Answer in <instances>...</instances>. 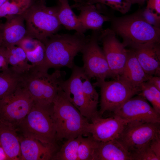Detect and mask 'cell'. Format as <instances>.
<instances>
[{
    "mask_svg": "<svg viewBox=\"0 0 160 160\" xmlns=\"http://www.w3.org/2000/svg\"><path fill=\"white\" fill-rule=\"evenodd\" d=\"M141 13L144 19L152 25L160 28V15L145 8Z\"/></svg>",
    "mask_w": 160,
    "mask_h": 160,
    "instance_id": "d6a6232c",
    "label": "cell"
},
{
    "mask_svg": "<svg viewBox=\"0 0 160 160\" xmlns=\"http://www.w3.org/2000/svg\"><path fill=\"white\" fill-rule=\"evenodd\" d=\"M100 32L92 31L89 41L81 52L83 62L82 68L90 79L95 78L104 80L113 76L103 50L98 45Z\"/></svg>",
    "mask_w": 160,
    "mask_h": 160,
    "instance_id": "9c48e42d",
    "label": "cell"
},
{
    "mask_svg": "<svg viewBox=\"0 0 160 160\" xmlns=\"http://www.w3.org/2000/svg\"><path fill=\"white\" fill-rule=\"evenodd\" d=\"M33 0H6L0 8V18L12 15H24Z\"/></svg>",
    "mask_w": 160,
    "mask_h": 160,
    "instance_id": "484cf974",
    "label": "cell"
},
{
    "mask_svg": "<svg viewBox=\"0 0 160 160\" xmlns=\"http://www.w3.org/2000/svg\"><path fill=\"white\" fill-rule=\"evenodd\" d=\"M82 136L67 139L59 151L54 155L52 160H78V148Z\"/></svg>",
    "mask_w": 160,
    "mask_h": 160,
    "instance_id": "4316f807",
    "label": "cell"
},
{
    "mask_svg": "<svg viewBox=\"0 0 160 160\" xmlns=\"http://www.w3.org/2000/svg\"><path fill=\"white\" fill-rule=\"evenodd\" d=\"M146 81L160 91V76L149 75Z\"/></svg>",
    "mask_w": 160,
    "mask_h": 160,
    "instance_id": "8d00e7d4",
    "label": "cell"
},
{
    "mask_svg": "<svg viewBox=\"0 0 160 160\" xmlns=\"http://www.w3.org/2000/svg\"><path fill=\"white\" fill-rule=\"evenodd\" d=\"M5 22L0 24L1 46L4 47L16 46L26 36L24 15L6 16Z\"/></svg>",
    "mask_w": 160,
    "mask_h": 160,
    "instance_id": "9a60e30c",
    "label": "cell"
},
{
    "mask_svg": "<svg viewBox=\"0 0 160 160\" xmlns=\"http://www.w3.org/2000/svg\"><path fill=\"white\" fill-rule=\"evenodd\" d=\"M76 3H82L84 1V0H72Z\"/></svg>",
    "mask_w": 160,
    "mask_h": 160,
    "instance_id": "ab89813d",
    "label": "cell"
},
{
    "mask_svg": "<svg viewBox=\"0 0 160 160\" xmlns=\"http://www.w3.org/2000/svg\"><path fill=\"white\" fill-rule=\"evenodd\" d=\"M25 52L29 62L33 66L41 68L45 58L44 44L35 38L26 36L16 45Z\"/></svg>",
    "mask_w": 160,
    "mask_h": 160,
    "instance_id": "7402d4cb",
    "label": "cell"
},
{
    "mask_svg": "<svg viewBox=\"0 0 160 160\" xmlns=\"http://www.w3.org/2000/svg\"><path fill=\"white\" fill-rule=\"evenodd\" d=\"M133 50L147 74L160 76V43L152 44Z\"/></svg>",
    "mask_w": 160,
    "mask_h": 160,
    "instance_id": "ac0fdd59",
    "label": "cell"
},
{
    "mask_svg": "<svg viewBox=\"0 0 160 160\" xmlns=\"http://www.w3.org/2000/svg\"><path fill=\"white\" fill-rule=\"evenodd\" d=\"M20 160H49L54 154V145L43 143L37 139L19 136Z\"/></svg>",
    "mask_w": 160,
    "mask_h": 160,
    "instance_id": "e0dca14e",
    "label": "cell"
},
{
    "mask_svg": "<svg viewBox=\"0 0 160 160\" xmlns=\"http://www.w3.org/2000/svg\"><path fill=\"white\" fill-rule=\"evenodd\" d=\"M4 47L9 65L13 71L21 75L29 71L32 65L28 63L25 53L21 47L17 46Z\"/></svg>",
    "mask_w": 160,
    "mask_h": 160,
    "instance_id": "cb8c5ba5",
    "label": "cell"
},
{
    "mask_svg": "<svg viewBox=\"0 0 160 160\" xmlns=\"http://www.w3.org/2000/svg\"><path fill=\"white\" fill-rule=\"evenodd\" d=\"M140 89L138 95L149 102L154 109L160 114V91L147 81L141 84Z\"/></svg>",
    "mask_w": 160,
    "mask_h": 160,
    "instance_id": "83f0119b",
    "label": "cell"
},
{
    "mask_svg": "<svg viewBox=\"0 0 160 160\" xmlns=\"http://www.w3.org/2000/svg\"><path fill=\"white\" fill-rule=\"evenodd\" d=\"M146 8L160 15V0H146Z\"/></svg>",
    "mask_w": 160,
    "mask_h": 160,
    "instance_id": "d590c367",
    "label": "cell"
},
{
    "mask_svg": "<svg viewBox=\"0 0 160 160\" xmlns=\"http://www.w3.org/2000/svg\"><path fill=\"white\" fill-rule=\"evenodd\" d=\"M160 134V123L131 121L117 139L130 153L136 152Z\"/></svg>",
    "mask_w": 160,
    "mask_h": 160,
    "instance_id": "30bf717a",
    "label": "cell"
},
{
    "mask_svg": "<svg viewBox=\"0 0 160 160\" xmlns=\"http://www.w3.org/2000/svg\"><path fill=\"white\" fill-rule=\"evenodd\" d=\"M6 0H0V8L4 4Z\"/></svg>",
    "mask_w": 160,
    "mask_h": 160,
    "instance_id": "60d3db41",
    "label": "cell"
},
{
    "mask_svg": "<svg viewBox=\"0 0 160 160\" xmlns=\"http://www.w3.org/2000/svg\"><path fill=\"white\" fill-rule=\"evenodd\" d=\"M52 115L56 140L89 135L87 132L89 120L69 101L61 88L53 101Z\"/></svg>",
    "mask_w": 160,
    "mask_h": 160,
    "instance_id": "7a4b0ae2",
    "label": "cell"
},
{
    "mask_svg": "<svg viewBox=\"0 0 160 160\" xmlns=\"http://www.w3.org/2000/svg\"><path fill=\"white\" fill-rule=\"evenodd\" d=\"M90 79L87 75L86 76L82 83L83 90L91 108L95 113H99L97 111L99 95L95 87L91 83Z\"/></svg>",
    "mask_w": 160,
    "mask_h": 160,
    "instance_id": "f546056e",
    "label": "cell"
},
{
    "mask_svg": "<svg viewBox=\"0 0 160 160\" xmlns=\"http://www.w3.org/2000/svg\"><path fill=\"white\" fill-rule=\"evenodd\" d=\"M21 75L9 67L0 72V100L14 92L20 85Z\"/></svg>",
    "mask_w": 160,
    "mask_h": 160,
    "instance_id": "d4e9b609",
    "label": "cell"
},
{
    "mask_svg": "<svg viewBox=\"0 0 160 160\" xmlns=\"http://www.w3.org/2000/svg\"><path fill=\"white\" fill-rule=\"evenodd\" d=\"M107 81L97 80L93 85L100 89L99 115L106 111L113 112L130 98L138 95L140 88L133 87L118 78Z\"/></svg>",
    "mask_w": 160,
    "mask_h": 160,
    "instance_id": "ba28073f",
    "label": "cell"
},
{
    "mask_svg": "<svg viewBox=\"0 0 160 160\" xmlns=\"http://www.w3.org/2000/svg\"><path fill=\"white\" fill-rule=\"evenodd\" d=\"M33 0L24 14L26 36L37 39L44 43L55 34L61 25L57 16L58 6L48 7L44 0Z\"/></svg>",
    "mask_w": 160,
    "mask_h": 160,
    "instance_id": "5b68a950",
    "label": "cell"
},
{
    "mask_svg": "<svg viewBox=\"0 0 160 160\" xmlns=\"http://www.w3.org/2000/svg\"><path fill=\"white\" fill-rule=\"evenodd\" d=\"M149 75L144 71L139 62L134 51L128 50L126 64L118 78L130 86L140 88L141 84L146 81Z\"/></svg>",
    "mask_w": 160,
    "mask_h": 160,
    "instance_id": "d6986e66",
    "label": "cell"
},
{
    "mask_svg": "<svg viewBox=\"0 0 160 160\" xmlns=\"http://www.w3.org/2000/svg\"><path fill=\"white\" fill-rule=\"evenodd\" d=\"M90 36L76 32L73 34H54L44 43L45 56L42 71L59 69L66 67L72 69L74 65V59L81 52L89 41Z\"/></svg>",
    "mask_w": 160,
    "mask_h": 160,
    "instance_id": "6da1fadb",
    "label": "cell"
},
{
    "mask_svg": "<svg viewBox=\"0 0 160 160\" xmlns=\"http://www.w3.org/2000/svg\"><path fill=\"white\" fill-rule=\"evenodd\" d=\"M66 72L59 69L52 74L32 65L27 72L21 75V84L26 90L34 102L50 107L64 80Z\"/></svg>",
    "mask_w": 160,
    "mask_h": 160,
    "instance_id": "3957f363",
    "label": "cell"
},
{
    "mask_svg": "<svg viewBox=\"0 0 160 160\" xmlns=\"http://www.w3.org/2000/svg\"><path fill=\"white\" fill-rule=\"evenodd\" d=\"M112 29L108 28L100 31L98 41H101L103 51L113 78L119 76L127 61L128 50L116 37Z\"/></svg>",
    "mask_w": 160,
    "mask_h": 160,
    "instance_id": "7c38bea8",
    "label": "cell"
},
{
    "mask_svg": "<svg viewBox=\"0 0 160 160\" xmlns=\"http://www.w3.org/2000/svg\"><path fill=\"white\" fill-rule=\"evenodd\" d=\"M112 26V29L122 38L125 47L132 49L160 43V28L148 23L141 13L115 19Z\"/></svg>",
    "mask_w": 160,
    "mask_h": 160,
    "instance_id": "277c9868",
    "label": "cell"
},
{
    "mask_svg": "<svg viewBox=\"0 0 160 160\" xmlns=\"http://www.w3.org/2000/svg\"><path fill=\"white\" fill-rule=\"evenodd\" d=\"M52 105L44 106L34 102L30 111L21 122L17 130L22 135L43 143L54 145L56 131L52 117Z\"/></svg>",
    "mask_w": 160,
    "mask_h": 160,
    "instance_id": "8992f818",
    "label": "cell"
},
{
    "mask_svg": "<svg viewBox=\"0 0 160 160\" xmlns=\"http://www.w3.org/2000/svg\"><path fill=\"white\" fill-rule=\"evenodd\" d=\"M130 1L132 4H136L139 5H143L146 0H130Z\"/></svg>",
    "mask_w": 160,
    "mask_h": 160,
    "instance_id": "f35d334b",
    "label": "cell"
},
{
    "mask_svg": "<svg viewBox=\"0 0 160 160\" xmlns=\"http://www.w3.org/2000/svg\"><path fill=\"white\" fill-rule=\"evenodd\" d=\"M113 112L114 115L130 121L160 123V114L140 95L130 98Z\"/></svg>",
    "mask_w": 160,
    "mask_h": 160,
    "instance_id": "4fadbf2b",
    "label": "cell"
},
{
    "mask_svg": "<svg viewBox=\"0 0 160 160\" xmlns=\"http://www.w3.org/2000/svg\"><path fill=\"white\" fill-rule=\"evenodd\" d=\"M148 143L151 149L160 159V134L156 135Z\"/></svg>",
    "mask_w": 160,
    "mask_h": 160,
    "instance_id": "836d02e7",
    "label": "cell"
},
{
    "mask_svg": "<svg viewBox=\"0 0 160 160\" xmlns=\"http://www.w3.org/2000/svg\"><path fill=\"white\" fill-rule=\"evenodd\" d=\"M72 69L70 77L61 82V88L69 101L83 116L90 121L99 113L95 112L91 108L83 90L82 83L86 75L82 67L74 65Z\"/></svg>",
    "mask_w": 160,
    "mask_h": 160,
    "instance_id": "8fae6325",
    "label": "cell"
},
{
    "mask_svg": "<svg viewBox=\"0 0 160 160\" xmlns=\"http://www.w3.org/2000/svg\"><path fill=\"white\" fill-rule=\"evenodd\" d=\"M8 159L3 149L0 144V160H8Z\"/></svg>",
    "mask_w": 160,
    "mask_h": 160,
    "instance_id": "74e56055",
    "label": "cell"
},
{
    "mask_svg": "<svg viewBox=\"0 0 160 160\" xmlns=\"http://www.w3.org/2000/svg\"><path fill=\"white\" fill-rule=\"evenodd\" d=\"M96 142L90 135L86 138L81 137L78 150V160H93Z\"/></svg>",
    "mask_w": 160,
    "mask_h": 160,
    "instance_id": "f1b7e54d",
    "label": "cell"
},
{
    "mask_svg": "<svg viewBox=\"0 0 160 160\" xmlns=\"http://www.w3.org/2000/svg\"><path fill=\"white\" fill-rule=\"evenodd\" d=\"M90 121L88 125V132L94 140L99 142L117 140L130 122L115 115L103 118L99 114L93 117Z\"/></svg>",
    "mask_w": 160,
    "mask_h": 160,
    "instance_id": "5bb4252c",
    "label": "cell"
},
{
    "mask_svg": "<svg viewBox=\"0 0 160 160\" xmlns=\"http://www.w3.org/2000/svg\"><path fill=\"white\" fill-rule=\"evenodd\" d=\"M71 7L80 11L78 17L86 31L89 29L100 31L104 22L111 20L109 15L102 14L100 4L95 5L84 2L76 3Z\"/></svg>",
    "mask_w": 160,
    "mask_h": 160,
    "instance_id": "2e32d148",
    "label": "cell"
},
{
    "mask_svg": "<svg viewBox=\"0 0 160 160\" xmlns=\"http://www.w3.org/2000/svg\"><path fill=\"white\" fill-rule=\"evenodd\" d=\"M93 160H132L130 153L117 140L96 141Z\"/></svg>",
    "mask_w": 160,
    "mask_h": 160,
    "instance_id": "ffe728a7",
    "label": "cell"
},
{
    "mask_svg": "<svg viewBox=\"0 0 160 160\" xmlns=\"http://www.w3.org/2000/svg\"><path fill=\"white\" fill-rule=\"evenodd\" d=\"M57 16L61 25L67 29L84 33L86 31L70 6L68 0H59Z\"/></svg>",
    "mask_w": 160,
    "mask_h": 160,
    "instance_id": "603a6c76",
    "label": "cell"
},
{
    "mask_svg": "<svg viewBox=\"0 0 160 160\" xmlns=\"http://www.w3.org/2000/svg\"><path fill=\"white\" fill-rule=\"evenodd\" d=\"M149 142L139 150L132 153V160H160L150 148Z\"/></svg>",
    "mask_w": 160,
    "mask_h": 160,
    "instance_id": "1f68e13d",
    "label": "cell"
},
{
    "mask_svg": "<svg viewBox=\"0 0 160 160\" xmlns=\"http://www.w3.org/2000/svg\"><path fill=\"white\" fill-rule=\"evenodd\" d=\"M84 2L91 4H102L122 14L128 12L132 5L130 0H85Z\"/></svg>",
    "mask_w": 160,
    "mask_h": 160,
    "instance_id": "4dcf8cb0",
    "label": "cell"
},
{
    "mask_svg": "<svg viewBox=\"0 0 160 160\" xmlns=\"http://www.w3.org/2000/svg\"><path fill=\"white\" fill-rule=\"evenodd\" d=\"M8 59L4 47H0V72L8 69L9 68Z\"/></svg>",
    "mask_w": 160,
    "mask_h": 160,
    "instance_id": "e575fe53",
    "label": "cell"
},
{
    "mask_svg": "<svg viewBox=\"0 0 160 160\" xmlns=\"http://www.w3.org/2000/svg\"><path fill=\"white\" fill-rule=\"evenodd\" d=\"M33 103V99L21 84L14 92L0 100V121L17 130Z\"/></svg>",
    "mask_w": 160,
    "mask_h": 160,
    "instance_id": "52a82bcc",
    "label": "cell"
},
{
    "mask_svg": "<svg viewBox=\"0 0 160 160\" xmlns=\"http://www.w3.org/2000/svg\"><path fill=\"white\" fill-rule=\"evenodd\" d=\"M17 130L0 121V144L9 160H20V147Z\"/></svg>",
    "mask_w": 160,
    "mask_h": 160,
    "instance_id": "44dd1931",
    "label": "cell"
}]
</instances>
